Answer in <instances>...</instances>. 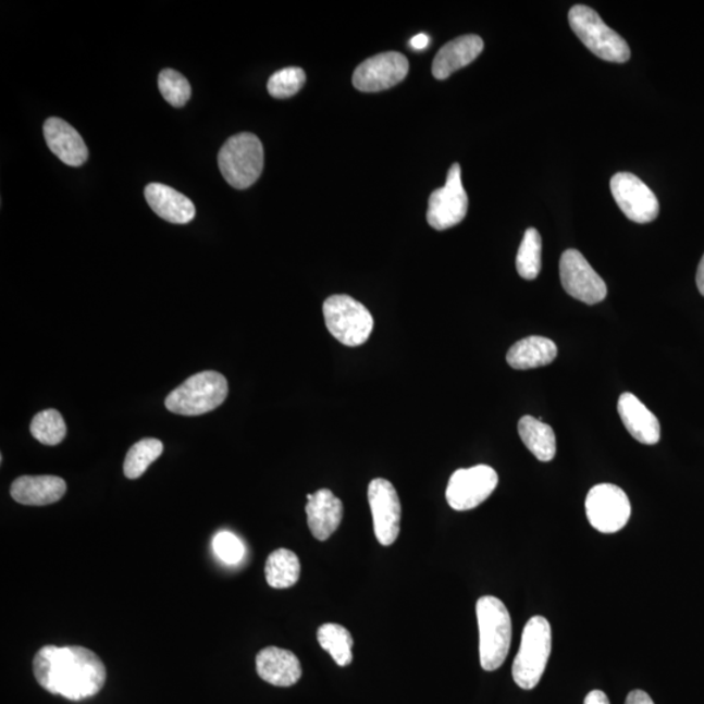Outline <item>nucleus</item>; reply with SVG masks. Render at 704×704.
I'll return each mask as SVG.
<instances>
[{
  "label": "nucleus",
  "mask_w": 704,
  "mask_h": 704,
  "mask_svg": "<svg viewBox=\"0 0 704 704\" xmlns=\"http://www.w3.org/2000/svg\"><path fill=\"white\" fill-rule=\"evenodd\" d=\"M46 144L59 160L72 168L87 162L89 150L83 137L67 122L50 118L44 124Z\"/></svg>",
  "instance_id": "dca6fc26"
},
{
  "label": "nucleus",
  "mask_w": 704,
  "mask_h": 704,
  "mask_svg": "<svg viewBox=\"0 0 704 704\" xmlns=\"http://www.w3.org/2000/svg\"><path fill=\"white\" fill-rule=\"evenodd\" d=\"M610 190L617 206L630 221L650 223L659 215V201L646 183L630 173H618L610 180Z\"/></svg>",
  "instance_id": "ddd939ff"
},
{
  "label": "nucleus",
  "mask_w": 704,
  "mask_h": 704,
  "mask_svg": "<svg viewBox=\"0 0 704 704\" xmlns=\"http://www.w3.org/2000/svg\"><path fill=\"white\" fill-rule=\"evenodd\" d=\"M145 199L153 212L162 220L186 225L194 221L196 208L194 202L174 188L161 183H150L145 187Z\"/></svg>",
  "instance_id": "6ab92c4d"
},
{
  "label": "nucleus",
  "mask_w": 704,
  "mask_h": 704,
  "mask_svg": "<svg viewBox=\"0 0 704 704\" xmlns=\"http://www.w3.org/2000/svg\"><path fill=\"white\" fill-rule=\"evenodd\" d=\"M542 249V235L538 230L534 227L526 230L516 260L517 272L522 279L532 281L541 273Z\"/></svg>",
  "instance_id": "a878e982"
},
{
  "label": "nucleus",
  "mask_w": 704,
  "mask_h": 704,
  "mask_svg": "<svg viewBox=\"0 0 704 704\" xmlns=\"http://www.w3.org/2000/svg\"><path fill=\"white\" fill-rule=\"evenodd\" d=\"M560 279L565 292L585 305H597L607 296V285L604 280L577 249H566L563 254Z\"/></svg>",
  "instance_id": "9b49d317"
},
{
  "label": "nucleus",
  "mask_w": 704,
  "mask_h": 704,
  "mask_svg": "<svg viewBox=\"0 0 704 704\" xmlns=\"http://www.w3.org/2000/svg\"><path fill=\"white\" fill-rule=\"evenodd\" d=\"M552 651V630L547 618L534 616L523 629L521 646L512 663V679L523 690L541 682Z\"/></svg>",
  "instance_id": "7ed1b4c3"
},
{
  "label": "nucleus",
  "mask_w": 704,
  "mask_h": 704,
  "mask_svg": "<svg viewBox=\"0 0 704 704\" xmlns=\"http://www.w3.org/2000/svg\"><path fill=\"white\" fill-rule=\"evenodd\" d=\"M411 48L416 50L427 49V46L430 45V37L427 35H418L413 37L410 41Z\"/></svg>",
  "instance_id": "72a5a7b5"
},
{
  "label": "nucleus",
  "mask_w": 704,
  "mask_h": 704,
  "mask_svg": "<svg viewBox=\"0 0 704 704\" xmlns=\"http://www.w3.org/2000/svg\"><path fill=\"white\" fill-rule=\"evenodd\" d=\"M318 641L339 667L353 663L354 640L350 631L338 623H324L318 630Z\"/></svg>",
  "instance_id": "393cba45"
},
{
  "label": "nucleus",
  "mask_w": 704,
  "mask_h": 704,
  "mask_svg": "<svg viewBox=\"0 0 704 704\" xmlns=\"http://www.w3.org/2000/svg\"><path fill=\"white\" fill-rule=\"evenodd\" d=\"M219 166L230 186L251 187L264 169V148L259 137L248 133L230 137L220 150Z\"/></svg>",
  "instance_id": "39448f33"
},
{
  "label": "nucleus",
  "mask_w": 704,
  "mask_h": 704,
  "mask_svg": "<svg viewBox=\"0 0 704 704\" xmlns=\"http://www.w3.org/2000/svg\"><path fill=\"white\" fill-rule=\"evenodd\" d=\"M584 704H610L607 694L602 690H594L585 696Z\"/></svg>",
  "instance_id": "473e14b6"
},
{
  "label": "nucleus",
  "mask_w": 704,
  "mask_h": 704,
  "mask_svg": "<svg viewBox=\"0 0 704 704\" xmlns=\"http://www.w3.org/2000/svg\"><path fill=\"white\" fill-rule=\"evenodd\" d=\"M498 484V475L492 467L478 465L453 473L446 489V502L457 511L478 508Z\"/></svg>",
  "instance_id": "1a4fd4ad"
},
{
  "label": "nucleus",
  "mask_w": 704,
  "mask_h": 704,
  "mask_svg": "<svg viewBox=\"0 0 704 704\" xmlns=\"http://www.w3.org/2000/svg\"><path fill=\"white\" fill-rule=\"evenodd\" d=\"M625 704H655L651 696L643 690H633L630 692Z\"/></svg>",
  "instance_id": "2f4dec72"
},
{
  "label": "nucleus",
  "mask_w": 704,
  "mask_h": 704,
  "mask_svg": "<svg viewBox=\"0 0 704 704\" xmlns=\"http://www.w3.org/2000/svg\"><path fill=\"white\" fill-rule=\"evenodd\" d=\"M569 23L572 32L596 57L614 63L629 61L631 51L628 42L609 28L595 10L577 4L569 11Z\"/></svg>",
  "instance_id": "423d86ee"
},
{
  "label": "nucleus",
  "mask_w": 704,
  "mask_h": 704,
  "mask_svg": "<svg viewBox=\"0 0 704 704\" xmlns=\"http://www.w3.org/2000/svg\"><path fill=\"white\" fill-rule=\"evenodd\" d=\"M30 433L39 443L54 446L62 443L67 434V427H65L61 412L45 410L33 418Z\"/></svg>",
  "instance_id": "cd10ccee"
},
{
  "label": "nucleus",
  "mask_w": 704,
  "mask_h": 704,
  "mask_svg": "<svg viewBox=\"0 0 704 704\" xmlns=\"http://www.w3.org/2000/svg\"><path fill=\"white\" fill-rule=\"evenodd\" d=\"M163 444L157 439H144L136 443L124 459L123 471L128 479H139L148 467L162 456Z\"/></svg>",
  "instance_id": "bb28decb"
},
{
  "label": "nucleus",
  "mask_w": 704,
  "mask_h": 704,
  "mask_svg": "<svg viewBox=\"0 0 704 704\" xmlns=\"http://www.w3.org/2000/svg\"><path fill=\"white\" fill-rule=\"evenodd\" d=\"M519 436L528 449L542 462H549L556 456V436L548 424L534 417H523L518 423Z\"/></svg>",
  "instance_id": "5701e85b"
},
{
  "label": "nucleus",
  "mask_w": 704,
  "mask_h": 704,
  "mask_svg": "<svg viewBox=\"0 0 704 704\" xmlns=\"http://www.w3.org/2000/svg\"><path fill=\"white\" fill-rule=\"evenodd\" d=\"M307 523L314 539L328 541L339 528L344 518V504L331 490H319L307 496Z\"/></svg>",
  "instance_id": "2eb2a0df"
},
{
  "label": "nucleus",
  "mask_w": 704,
  "mask_h": 704,
  "mask_svg": "<svg viewBox=\"0 0 704 704\" xmlns=\"http://www.w3.org/2000/svg\"><path fill=\"white\" fill-rule=\"evenodd\" d=\"M368 503L371 506L374 535L381 545L390 547L398 539L403 517L397 490L390 480L373 479L368 486Z\"/></svg>",
  "instance_id": "f8f14e48"
},
{
  "label": "nucleus",
  "mask_w": 704,
  "mask_h": 704,
  "mask_svg": "<svg viewBox=\"0 0 704 704\" xmlns=\"http://www.w3.org/2000/svg\"><path fill=\"white\" fill-rule=\"evenodd\" d=\"M469 210V197L460 176V166L454 163L447 173L443 188L433 190L428 201L427 221L439 232L457 226L465 220Z\"/></svg>",
  "instance_id": "9d476101"
},
{
  "label": "nucleus",
  "mask_w": 704,
  "mask_h": 704,
  "mask_svg": "<svg viewBox=\"0 0 704 704\" xmlns=\"http://www.w3.org/2000/svg\"><path fill=\"white\" fill-rule=\"evenodd\" d=\"M409 61L396 51L368 58L354 72V87L366 94L386 90L403 83L409 74Z\"/></svg>",
  "instance_id": "4468645a"
},
{
  "label": "nucleus",
  "mask_w": 704,
  "mask_h": 704,
  "mask_svg": "<svg viewBox=\"0 0 704 704\" xmlns=\"http://www.w3.org/2000/svg\"><path fill=\"white\" fill-rule=\"evenodd\" d=\"M299 557L293 551L281 548L272 552L265 564V578L271 588L283 590L293 588L300 578Z\"/></svg>",
  "instance_id": "b1692460"
},
{
  "label": "nucleus",
  "mask_w": 704,
  "mask_h": 704,
  "mask_svg": "<svg viewBox=\"0 0 704 704\" xmlns=\"http://www.w3.org/2000/svg\"><path fill=\"white\" fill-rule=\"evenodd\" d=\"M556 357L557 346L554 341L532 335L512 345L506 355V360L515 370L526 371L548 366Z\"/></svg>",
  "instance_id": "4be33fe9"
},
{
  "label": "nucleus",
  "mask_w": 704,
  "mask_h": 704,
  "mask_svg": "<svg viewBox=\"0 0 704 704\" xmlns=\"http://www.w3.org/2000/svg\"><path fill=\"white\" fill-rule=\"evenodd\" d=\"M229 394L225 376L214 371L195 374L171 392L164 400L168 410L176 416L197 417L220 407Z\"/></svg>",
  "instance_id": "20e7f679"
},
{
  "label": "nucleus",
  "mask_w": 704,
  "mask_h": 704,
  "mask_svg": "<svg viewBox=\"0 0 704 704\" xmlns=\"http://www.w3.org/2000/svg\"><path fill=\"white\" fill-rule=\"evenodd\" d=\"M306 72L298 67L283 69L269 78L268 91L274 98H289L306 84Z\"/></svg>",
  "instance_id": "c756f323"
},
{
  "label": "nucleus",
  "mask_w": 704,
  "mask_h": 704,
  "mask_svg": "<svg viewBox=\"0 0 704 704\" xmlns=\"http://www.w3.org/2000/svg\"><path fill=\"white\" fill-rule=\"evenodd\" d=\"M480 664L486 672L503 666L511 644V617L505 604L495 596L480 597L477 603Z\"/></svg>",
  "instance_id": "f03ea898"
},
{
  "label": "nucleus",
  "mask_w": 704,
  "mask_h": 704,
  "mask_svg": "<svg viewBox=\"0 0 704 704\" xmlns=\"http://www.w3.org/2000/svg\"><path fill=\"white\" fill-rule=\"evenodd\" d=\"M322 311L329 333L342 345L358 347L371 337L374 326L372 314L351 296H329Z\"/></svg>",
  "instance_id": "0eeeda50"
},
{
  "label": "nucleus",
  "mask_w": 704,
  "mask_h": 704,
  "mask_svg": "<svg viewBox=\"0 0 704 704\" xmlns=\"http://www.w3.org/2000/svg\"><path fill=\"white\" fill-rule=\"evenodd\" d=\"M158 88L171 107L181 109L190 98V85L186 77L174 70H163L158 77Z\"/></svg>",
  "instance_id": "c85d7f7f"
},
{
  "label": "nucleus",
  "mask_w": 704,
  "mask_h": 704,
  "mask_svg": "<svg viewBox=\"0 0 704 704\" xmlns=\"http://www.w3.org/2000/svg\"><path fill=\"white\" fill-rule=\"evenodd\" d=\"M213 551L222 563L239 564L246 555L245 544L233 532L221 531L213 539Z\"/></svg>",
  "instance_id": "7c9ffc66"
},
{
  "label": "nucleus",
  "mask_w": 704,
  "mask_h": 704,
  "mask_svg": "<svg viewBox=\"0 0 704 704\" xmlns=\"http://www.w3.org/2000/svg\"><path fill=\"white\" fill-rule=\"evenodd\" d=\"M33 672L46 692L72 702L91 699L107 682L100 656L81 646L42 647L33 660Z\"/></svg>",
  "instance_id": "f257e3e1"
},
{
  "label": "nucleus",
  "mask_w": 704,
  "mask_h": 704,
  "mask_svg": "<svg viewBox=\"0 0 704 704\" xmlns=\"http://www.w3.org/2000/svg\"><path fill=\"white\" fill-rule=\"evenodd\" d=\"M696 286L704 296V255L699 265V272H696Z\"/></svg>",
  "instance_id": "f704fd0d"
},
{
  "label": "nucleus",
  "mask_w": 704,
  "mask_h": 704,
  "mask_svg": "<svg viewBox=\"0 0 704 704\" xmlns=\"http://www.w3.org/2000/svg\"><path fill=\"white\" fill-rule=\"evenodd\" d=\"M67 484L62 478L20 477L11 485V496L16 503L28 506H45L58 503L65 495Z\"/></svg>",
  "instance_id": "412c9836"
},
{
  "label": "nucleus",
  "mask_w": 704,
  "mask_h": 704,
  "mask_svg": "<svg viewBox=\"0 0 704 704\" xmlns=\"http://www.w3.org/2000/svg\"><path fill=\"white\" fill-rule=\"evenodd\" d=\"M625 428L638 443L655 445L660 441L659 420L644 406L634 394L623 393L617 404Z\"/></svg>",
  "instance_id": "a211bd4d"
},
{
  "label": "nucleus",
  "mask_w": 704,
  "mask_h": 704,
  "mask_svg": "<svg viewBox=\"0 0 704 704\" xmlns=\"http://www.w3.org/2000/svg\"><path fill=\"white\" fill-rule=\"evenodd\" d=\"M484 41L477 35L460 36L440 49L432 64V74L445 81L454 72L466 67L482 54Z\"/></svg>",
  "instance_id": "aec40b11"
},
{
  "label": "nucleus",
  "mask_w": 704,
  "mask_h": 704,
  "mask_svg": "<svg viewBox=\"0 0 704 704\" xmlns=\"http://www.w3.org/2000/svg\"><path fill=\"white\" fill-rule=\"evenodd\" d=\"M256 670L261 680L273 687L289 688L301 677V666L292 651L267 647L256 656Z\"/></svg>",
  "instance_id": "f3484780"
},
{
  "label": "nucleus",
  "mask_w": 704,
  "mask_h": 704,
  "mask_svg": "<svg viewBox=\"0 0 704 704\" xmlns=\"http://www.w3.org/2000/svg\"><path fill=\"white\" fill-rule=\"evenodd\" d=\"M585 515L592 528L603 534H615L629 522V497L615 484L595 485L585 498Z\"/></svg>",
  "instance_id": "6e6552de"
}]
</instances>
